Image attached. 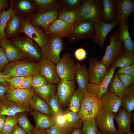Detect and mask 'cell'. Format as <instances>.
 <instances>
[{
    "mask_svg": "<svg viewBox=\"0 0 134 134\" xmlns=\"http://www.w3.org/2000/svg\"><path fill=\"white\" fill-rule=\"evenodd\" d=\"M101 110L100 99L87 91L84 93L80 109L77 112L79 118L84 122L94 120Z\"/></svg>",
    "mask_w": 134,
    "mask_h": 134,
    "instance_id": "obj_1",
    "label": "cell"
},
{
    "mask_svg": "<svg viewBox=\"0 0 134 134\" xmlns=\"http://www.w3.org/2000/svg\"><path fill=\"white\" fill-rule=\"evenodd\" d=\"M38 72L37 63L20 61L8 64L2 72L7 78H9L16 76H32Z\"/></svg>",
    "mask_w": 134,
    "mask_h": 134,
    "instance_id": "obj_2",
    "label": "cell"
},
{
    "mask_svg": "<svg viewBox=\"0 0 134 134\" xmlns=\"http://www.w3.org/2000/svg\"><path fill=\"white\" fill-rule=\"evenodd\" d=\"M63 38L48 35L47 42L41 48V59L57 64L61 59L60 54L65 47Z\"/></svg>",
    "mask_w": 134,
    "mask_h": 134,
    "instance_id": "obj_3",
    "label": "cell"
},
{
    "mask_svg": "<svg viewBox=\"0 0 134 134\" xmlns=\"http://www.w3.org/2000/svg\"><path fill=\"white\" fill-rule=\"evenodd\" d=\"M10 40L25 57L39 61L41 59V50H39L34 41L28 37L19 35Z\"/></svg>",
    "mask_w": 134,
    "mask_h": 134,
    "instance_id": "obj_4",
    "label": "cell"
},
{
    "mask_svg": "<svg viewBox=\"0 0 134 134\" xmlns=\"http://www.w3.org/2000/svg\"><path fill=\"white\" fill-rule=\"evenodd\" d=\"M81 65L79 63H75L69 53H65L56 65V71L60 80H74L76 71Z\"/></svg>",
    "mask_w": 134,
    "mask_h": 134,
    "instance_id": "obj_5",
    "label": "cell"
},
{
    "mask_svg": "<svg viewBox=\"0 0 134 134\" xmlns=\"http://www.w3.org/2000/svg\"><path fill=\"white\" fill-rule=\"evenodd\" d=\"M95 34L94 22L90 20H79L73 25L71 32L67 37L71 43H73L83 38L93 39Z\"/></svg>",
    "mask_w": 134,
    "mask_h": 134,
    "instance_id": "obj_6",
    "label": "cell"
},
{
    "mask_svg": "<svg viewBox=\"0 0 134 134\" xmlns=\"http://www.w3.org/2000/svg\"><path fill=\"white\" fill-rule=\"evenodd\" d=\"M80 20L94 23L101 20L102 5L101 0H84L78 8Z\"/></svg>",
    "mask_w": 134,
    "mask_h": 134,
    "instance_id": "obj_7",
    "label": "cell"
},
{
    "mask_svg": "<svg viewBox=\"0 0 134 134\" xmlns=\"http://www.w3.org/2000/svg\"><path fill=\"white\" fill-rule=\"evenodd\" d=\"M108 39L110 44L106 46L105 54L101 60L108 68L124 51L123 42L118 39L117 31L110 34Z\"/></svg>",
    "mask_w": 134,
    "mask_h": 134,
    "instance_id": "obj_8",
    "label": "cell"
},
{
    "mask_svg": "<svg viewBox=\"0 0 134 134\" xmlns=\"http://www.w3.org/2000/svg\"><path fill=\"white\" fill-rule=\"evenodd\" d=\"M23 33L28 37L41 48L47 42L48 35L41 27L32 25L28 18L24 19L22 24L20 33Z\"/></svg>",
    "mask_w": 134,
    "mask_h": 134,
    "instance_id": "obj_9",
    "label": "cell"
},
{
    "mask_svg": "<svg viewBox=\"0 0 134 134\" xmlns=\"http://www.w3.org/2000/svg\"><path fill=\"white\" fill-rule=\"evenodd\" d=\"M59 11V9L55 8L43 12L37 13L28 19L32 25L41 27L45 32L49 25L57 19Z\"/></svg>",
    "mask_w": 134,
    "mask_h": 134,
    "instance_id": "obj_10",
    "label": "cell"
},
{
    "mask_svg": "<svg viewBox=\"0 0 134 134\" xmlns=\"http://www.w3.org/2000/svg\"><path fill=\"white\" fill-rule=\"evenodd\" d=\"M9 2L15 13L23 19L28 18L37 12L34 0H10Z\"/></svg>",
    "mask_w": 134,
    "mask_h": 134,
    "instance_id": "obj_11",
    "label": "cell"
},
{
    "mask_svg": "<svg viewBox=\"0 0 134 134\" xmlns=\"http://www.w3.org/2000/svg\"><path fill=\"white\" fill-rule=\"evenodd\" d=\"M108 69V68L99 59L95 57L90 58L88 69L90 83H98L104 77Z\"/></svg>",
    "mask_w": 134,
    "mask_h": 134,
    "instance_id": "obj_12",
    "label": "cell"
},
{
    "mask_svg": "<svg viewBox=\"0 0 134 134\" xmlns=\"http://www.w3.org/2000/svg\"><path fill=\"white\" fill-rule=\"evenodd\" d=\"M116 68L113 66L108 68L105 75L98 83L95 84L89 83L87 88V91L100 99L102 95L108 90Z\"/></svg>",
    "mask_w": 134,
    "mask_h": 134,
    "instance_id": "obj_13",
    "label": "cell"
},
{
    "mask_svg": "<svg viewBox=\"0 0 134 134\" xmlns=\"http://www.w3.org/2000/svg\"><path fill=\"white\" fill-rule=\"evenodd\" d=\"M38 72L48 83L58 84L60 80L57 73L56 65L49 60L41 59L37 63Z\"/></svg>",
    "mask_w": 134,
    "mask_h": 134,
    "instance_id": "obj_14",
    "label": "cell"
},
{
    "mask_svg": "<svg viewBox=\"0 0 134 134\" xmlns=\"http://www.w3.org/2000/svg\"><path fill=\"white\" fill-rule=\"evenodd\" d=\"M35 94L34 89L32 87L26 89H9L5 94V98L20 104L29 103Z\"/></svg>",
    "mask_w": 134,
    "mask_h": 134,
    "instance_id": "obj_15",
    "label": "cell"
},
{
    "mask_svg": "<svg viewBox=\"0 0 134 134\" xmlns=\"http://www.w3.org/2000/svg\"><path fill=\"white\" fill-rule=\"evenodd\" d=\"M57 85V94L62 107L67 105L75 90L76 85L74 80H60Z\"/></svg>",
    "mask_w": 134,
    "mask_h": 134,
    "instance_id": "obj_16",
    "label": "cell"
},
{
    "mask_svg": "<svg viewBox=\"0 0 134 134\" xmlns=\"http://www.w3.org/2000/svg\"><path fill=\"white\" fill-rule=\"evenodd\" d=\"M118 24L117 20L109 24L105 23L102 20L95 23V34L93 39V41L102 49L107 36Z\"/></svg>",
    "mask_w": 134,
    "mask_h": 134,
    "instance_id": "obj_17",
    "label": "cell"
},
{
    "mask_svg": "<svg viewBox=\"0 0 134 134\" xmlns=\"http://www.w3.org/2000/svg\"><path fill=\"white\" fill-rule=\"evenodd\" d=\"M115 115L114 114L108 113L102 110L97 114L94 120L101 133H117L118 130L115 128L114 123Z\"/></svg>",
    "mask_w": 134,
    "mask_h": 134,
    "instance_id": "obj_18",
    "label": "cell"
},
{
    "mask_svg": "<svg viewBox=\"0 0 134 134\" xmlns=\"http://www.w3.org/2000/svg\"><path fill=\"white\" fill-rule=\"evenodd\" d=\"M32 111L29 103L20 104L6 98L0 100V115H13L25 111L31 113Z\"/></svg>",
    "mask_w": 134,
    "mask_h": 134,
    "instance_id": "obj_19",
    "label": "cell"
},
{
    "mask_svg": "<svg viewBox=\"0 0 134 134\" xmlns=\"http://www.w3.org/2000/svg\"><path fill=\"white\" fill-rule=\"evenodd\" d=\"M100 100L101 110L108 113L115 114L121 106L120 99L108 90L102 95Z\"/></svg>",
    "mask_w": 134,
    "mask_h": 134,
    "instance_id": "obj_20",
    "label": "cell"
},
{
    "mask_svg": "<svg viewBox=\"0 0 134 134\" xmlns=\"http://www.w3.org/2000/svg\"><path fill=\"white\" fill-rule=\"evenodd\" d=\"M116 6V20L119 25L128 19L134 11L133 0H114Z\"/></svg>",
    "mask_w": 134,
    "mask_h": 134,
    "instance_id": "obj_21",
    "label": "cell"
},
{
    "mask_svg": "<svg viewBox=\"0 0 134 134\" xmlns=\"http://www.w3.org/2000/svg\"><path fill=\"white\" fill-rule=\"evenodd\" d=\"M133 114L120 107L114 117L117 124L119 134H125L131 131V126L133 122Z\"/></svg>",
    "mask_w": 134,
    "mask_h": 134,
    "instance_id": "obj_22",
    "label": "cell"
},
{
    "mask_svg": "<svg viewBox=\"0 0 134 134\" xmlns=\"http://www.w3.org/2000/svg\"><path fill=\"white\" fill-rule=\"evenodd\" d=\"M73 25L57 19L49 25L45 33L48 35L62 38L67 37L71 32Z\"/></svg>",
    "mask_w": 134,
    "mask_h": 134,
    "instance_id": "obj_23",
    "label": "cell"
},
{
    "mask_svg": "<svg viewBox=\"0 0 134 134\" xmlns=\"http://www.w3.org/2000/svg\"><path fill=\"white\" fill-rule=\"evenodd\" d=\"M128 20H125L122 24L119 25L117 31L118 38L123 42L124 51L134 53V43L129 32V24Z\"/></svg>",
    "mask_w": 134,
    "mask_h": 134,
    "instance_id": "obj_24",
    "label": "cell"
},
{
    "mask_svg": "<svg viewBox=\"0 0 134 134\" xmlns=\"http://www.w3.org/2000/svg\"><path fill=\"white\" fill-rule=\"evenodd\" d=\"M23 19L16 13L9 18L5 29V37L12 39L19 35Z\"/></svg>",
    "mask_w": 134,
    "mask_h": 134,
    "instance_id": "obj_25",
    "label": "cell"
},
{
    "mask_svg": "<svg viewBox=\"0 0 134 134\" xmlns=\"http://www.w3.org/2000/svg\"><path fill=\"white\" fill-rule=\"evenodd\" d=\"M0 47L4 51L9 61H17L25 57L20 50L7 38L5 37L0 40Z\"/></svg>",
    "mask_w": 134,
    "mask_h": 134,
    "instance_id": "obj_26",
    "label": "cell"
},
{
    "mask_svg": "<svg viewBox=\"0 0 134 134\" xmlns=\"http://www.w3.org/2000/svg\"><path fill=\"white\" fill-rule=\"evenodd\" d=\"M103 7L101 20L109 24L116 20V12L114 0H101Z\"/></svg>",
    "mask_w": 134,
    "mask_h": 134,
    "instance_id": "obj_27",
    "label": "cell"
},
{
    "mask_svg": "<svg viewBox=\"0 0 134 134\" xmlns=\"http://www.w3.org/2000/svg\"><path fill=\"white\" fill-rule=\"evenodd\" d=\"M31 113L35 122V128L47 130L55 124V117L50 116L39 112L34 111Z\"/></svg>",
    "mask_w": 134,
    "mask_h": 134,
    "instance_id": "obj_28",
    "label": "cell"
},
{
    "mask_svg": "<svg viewBox=\"0 0 134 134\" xmlns=\"http://www.w3.org/2000/svg\"><path fill=\"white\" fill-rule=\"evenodd\" d=\"M29 103L32 110L53 116L46 101L36 94L34 95Z\"/></svg>",
    "mask_w": 134,
    "mask_h": 134,
    "instance_id": "obj_29",
    "label": "cell"
},
{
    "mask_svg": "<svg viewBox=\"0 0 134 134\" xmlns=\"http://www.w3.org/2000/svg\"><path fill=\"white\" fill-rule=\"evenodd\" d=\"M74 80L77 83L78 88L84 93L87 91V88L89 83L88 69L85 65H81L77 69Z\"/></svg>",
    "mask_w": 134,
    "mask_h": 134,
    "instance_id": "obj_30",
    "label": "cell"
},
{
    "mask_svg": "<svg viewBox=\"0 0 134 134\" xmlns=\"http://www.w3.org/2000/svg\"><path fill=\"white\" fill-rule=\"evenodd\" d=\"M57 85L50 83L34 89L35 93L46 102L57 92Z\"/></svg>",
    "mask_w": 134,
    "mask_h": 134,
    "instance_id": "obj_31",
    "label": "cell"
},
{
    "mask_svg": "<svg viewBox=\"0 0 134 134\" xmlns=\"http://www.w3.org/2000/svg\"><path fill=\"white\" fill-rule=\"evenodd\" d=\"M120 100L121 106L131 112L134 109V85L126 88L124 94Z\"/></svg>",
    "mask_w": 134,
    "mask_h": 134,
    "instance_id": "obj_32",
    "label": "cell"
},
{
    "mask_svg": "<svg viewBox=\"0 0 134 134\" xmlns=\"http://www.w3.org/2000/svg\"><path fill=\"white\" fill-rule=\"evenodd\" d=\"M84 93L78 88L74 90L67 105L68 110L74 112H78L81 106Z\"/></svg>",
    "mask_w": 134,
    "mask_h": 134,
    "instance_id": "obj_33",
    "label": "cell"
},
{
    "mask_svg": "<svg viewBox=\"0 0 134 134\" xmlns=\"http://www.w3.org/2000/svg\"><path fill=\"white\" fill-rule=\"evenodd\" d=\"M57 19L73 25L77 21L80 19L78 9L60 10Z\"/></svg>",
    "mask_w": 134,
    "mask_h": 134,
    "instance_id": "obj_34",
    "label": "cell"
},
{
    "mask_svg": "<svg viewBox=\"0 0 134 134\" xmlns=\"http://www.w3.org/2000/svg\"><path fill=\"white\" fill-rule=\"evenodd\" d=\"M134 64V53L124 51L114 61L111 66L124 67Z\"/></svg>",
    "mask_w": 134,
    "mask_h": 134,
    "instance_id": "obj_35",
    "label": "cell"
},
{
    "mask_svg": "<svg viewBox=\"0 0 134 134\" xmlns=\"http://www.w3.org/2000/svg\"><path fill=\"white\" fill-rule=\"evenodd\" d=\"M10 4V7L7 10L4 8L0 11V41L5 37V29L7 21L15 13Z\"/></svg>",
    "mask_w": 134,
    "mask_h": 134,
    "instance_id": "obj_36",
    "label": "cell"
},
{
    "mask_svg": "<svg viewBox=\"0 0 134 134\" xmlns=\"http://www.w3.org/2000/svg\"><path fill=\"white\" fill-rule=\"evenodd\" d=\"M37 8V13L43 12L52 9H60V0H34Z\"/></svg>",
    "mask_w": 134,
    "mask_h": 134,
    "instance_id": "obj_37",
    "label": "cell"
},
{
    "mask_svg": "<svg viewBox=\"0 0 134 134\" xmlns=\"http://www.w3.org/2000/svg\"><path fill=\"white\" fill-rule=\"evenodd\" d=\"M108 91L120 99L123 96L126 88L120 81L117 73L114 74L109 85Z\"/></svg>",
    "mask_w": 134,
    "mask_h": 134,
    "instance_id": "obj_38",
    "label": "cell"
},
{
    "mask_svg": "<svg viewBox=\"0 0 134 134\" xmlns=\"http://www.w3.org/2000/svg\"><path fill=\"white\" fill-rule=\"evenodd\" d=\"M64 114L67 125L72 129L81 128L84 122L79 118L77 113L67 110Z\"/></svg>",
    "mask_w": 134,
    "mask_h": 134,
    "instance_id": "obj_39",
    "label": "cell"
},
{
    "mask_svg": "<svg viewBox=\"0 0 134 134\" xmlns=\"http://www.w3.org/2000/svg\"><path fill=\"white\" fill-rule=\"evenodd\" d=\"M46 102L53 116L64 113L57 93Z\"/></svg>",
    "mask_w": 134,
    "mask_h": 134,
    "instance_id": "obj_40",
    "label": "cell"
},
{
    "mask_svg": "<svg viewBox=\"0 0 134 134\" xmlns=\"http://www.w3.org/2000/svg\"><path fill=\"white\" fill-rule=\"evenodd\" d=\"M24 112L19 113L17 119V124L24 130L27 134H31L34 128L30 122Z\"/></svg>",
    "mask_w": 134,
    "mask_h": 134,
    "instance_id": "obj_41",
    "label": "cell"
},
{
    "mask_svg": "<svg viewBox=\"0 0 134 134\" xmlns=\"http://www.w3.org/2000/svg\"><path fill=\"white\" fill-rule=\"evenodd\" d=\"M82 134H100L94 120L84 122L81 128Z\"/></svg>",
    "mask_w": 134,
    "mask_h": 134,
    "instance_id": "obj_42",
    "label": "cell"
},
{
    "mask_svg": "<svg viewBox=\"0 0 134 134\" xmlns=\"http://www.w3.org/2000/svg\"><path fill=\"white\" fill-rule=\"evenodd\" d=\"M19 113L15 115L7 116L6 117L1 131L2 133L5 134H8L17 124V119Z\"/></svg>",
    "mask_w": 134,
    "mask_h": 134,
    "instance_id": "obj_43",
    "label": "cell"
},
{
    "mask_svg": "<svg viewBox=\"0 0 134 134\" xmlns=\"http://www.w3.org/2000/svg\"><path fill=\"white\" fill-rule=\"evenodd\" d=\"M83 0H60V10H73L78 9L82 4Z\"/></svg>",
    "mask_w": 134,
    "mask_h": 134,
    "instance_id": "obj_44",
    "label": "cell"
},
{
    "mask_svg": "<svg viewBox=\"0 0 134 134\" xmlns=\"http://www.w3.org/2000/svg\"><path fill=\"white\" fill-rule=\"evenodd\" d=\"M72 129L67 125L62 126L55 124L46 130L48 134H70Z\"/></svg>",
    "mask_w": 134,
    "mask_h": 134,
    "instance_id": "obj_45",
    "label": "cell"
},
{
    "mask_svg": "<svg viewBox=\"0 0 134 134\" xmlns=\"http://www.w3.org/2000/svg\"><path fill=\"white\" fill-rule=\"evenodd\" d=\"M48 83L45 78L38 72L35 73L32 76V87L35 89Z\"/></svg>",
    "mask_w": 134,
    "mask_h": 134,
    "instance_id": "obj_46",
    "label": "cell"
},
{
    "mask_svg": "<svg viewBox=\"0 0 134 134\" xmlns=\"http://www.w3.org/2000/svg\"><path fill=\"white\" fill-rule=\"evenodd\" d=\"M118 74L120 81L125 87L134 86V77L124 74Z\"/></svg>",
    "mask_w": 134,
    "mask_h": 134,
    "instance_id": "obj_47",
    "label": "cell"
},
{
    "mask_svg": "<svg viewBox=\"0 0 134 134\" xmlns=\"http://www.w3.org/2000/svg\"><path fill=\"white\" fill-rule=\"evenodd\" d=\"M26 77L16 76L7 78L6 81L9 89L16 88Z\"/></svg>",
    "mask_w": 134,
    "mask_h": 134,
    "instance_id": "obj_48",
    "label": "cell"
},
{
    "mask_svg": "<svg viewBox=\"0 0 134 134\" xmlns=\"http://www.w3.org/2000/svg\"><path fill=\"white\" fill-rule=\"evenodd\" d=\"M116 73L118 74H124L134 77V64L127 67H119Z\"/></svg>",
    "mask_w": 134,
    "mask_h": 134,
    "instance_id": "obj_49",
    "label": "cell"
},
{
    "mask_svg": "<svg viewBox=\"0 0 134 134\" xmlns=\"http://www.w3.org/2000/svg\"><path fill=\"white\" fill-rule=\"evenodd\" d=\"M9 61L3 49L0 47V72H2L5 67L9 64Z\"/></svg>",
    "mask_w": 134,
    "mask_h": 134,
    "instance_id": "obj_50",
    "label": "cell"
},
{
    "mask_svg": "<svg viewBox=\"0 0 134 134\" xmlns=\"http://www.w3.org/2000/svg\"><path fill=\"white\" fill-rule=\"evenodd\" d=\"M74 55L76 59L79 61H82L86 58L87 53L84 48L81 47L77 49L75 51Z\"/></svg>",
    "mask_w": 134,
    "mask_h": 134,
    "instance_id": "obj_51",
    "label": "cell"
},
{
    "mask_svg": "<svg viewBox=\"0 0 134 134\" xmlns=\"http://www.w3.org/2000/svg\"><path fill=\"white\" fill-rule=\"evenodd\" d=\"M32 76L26 77L16 88L23 89L30 88L32 87Z\"/></svg>",
    "mask_w": 134,
    "mask_h": 134,
    "instance_id": "obj_52",
    "label": "cell"
},
{
    "mask_svg": "<svg viewBox=\"0 0 134 134\" xmlns=\"http://www.w3.org/2000/svg\"><path fill=\"white\" fill-rule=\"evenodd\" d=\"M54 117L55 124L60 126H63L67 125L64 112L63 113L58 114Z\"/></svg>",
    "mask_w": 134,
    "mask_h": 134,
    "instance_id": "obj_53",
    "label": "cell"
},
{
    "mask_svg": "<svg viewBox=\"0 0 134 134\" xmlns=\"http://www.w3.org/2000/svg\"><path fill=\"white\" fill-rule=\"evenodd\" d=\"M8 134H27L26 132L17 124Z\"/></svg>",
    "mask_w": 134,
    "mask_h": 134,
    "instance_id": "obj_54",
    "label": "cell"
},
{
    "mask_svg": "<svg viewBox=\"0 0 134 134\" xmlns=\"http://www.w3.org/2000/svg\"><path fill=\"white\" fill-rule=\"evenodd\" d=\"M9 89L8 86L0 83V100L6 98L5 94Z\"/></svg>",
    "mask_w": 134,
    "mask_h": 134,
    "instance_id": "obj_55",
    "label": "cell"
},
{
    "mask_svg": "<svg viewBox=\"0 0 134 134\" xmlns=\"http://www.w3.org/2000/svg\"><path fill=\"white\" fill-rule=\"evenodd\" d=\"M10 3L7 0H0V11L2 9L8 7Z\"/></svg>",
    "mask_w": 134,
    "mask_h": 134,
    "instance_id": "obj_56",
    "label": "cell"
},
{
    "mask_svg": "<svg viewBox=\"0 0 134 134\" xmlns=\"http://www.w3.org/2000/svg\"><path fill=\"white\" fill-rule=\"evenodd\" d=\"M7 77L2 72H0V83L8 86L6 79Z\"/></svg>",
    "mask_w": 134,
    "mask_h": 134,
    "instance_id": "obj_57",
    "label": "cell"
},
{
    "mask_svg": "<svg viewBox=\"0 0 134 134\" xmlns=\"http://www.w3.org/2000/svg\"><path fill=\"white\" fill-rule=\"evenodd\" d=\"M31 134H48L46 130L34 128Z\"/></svg>",
    "mask_w": 134,
    "mask_h": 134,
    "instance_id": "obj_58",
    "label": "cell"
},
{
    "mask_svg": "<svg viewBox=\"0 0 134 134\" xmlns=\"http://www.w3.org/2000/svg\"><path fill=\"white\" fill-rule=\"evenodd\" d=\"M4 115H0V132H1L3 129L6 118Z\"/></svg>",
    "mask_w": 134,
    "mask_h": 134,
    "instance_id": "obj_59",
    "label": "cell"
},
{
    "mask_svg": "<svg viewBox=\"0 0 134 134\" xmlns=\"http://www.w3.org/2000/svg\"><path fill=\"white\" fill-rule=\"evenodd\" d=\"M70 134H82L81 129H72Z\"/></svg>",
    "mask_w": 134,
    "mask_h": 134,
    "instance_id": "obj_60",
    "label": "cell"
},
{
    "mask_svg": "<svg viewBox=\"0 0 134 134\" xmlns=\"http://www.w3.org/2000/svg\"><path fill=\"white\" fill-rule=\"evenodd\" d=\"M100 134H119L117 133H111V132H104L103 133H101Z\"/></svg>",
    "mask_w": 134,
    "mask_h": 134,
    "instance_id": "obj_61",
    "label": "cell"
},
{
    "mask_svg": "<svg viewBox=\"0 0 134 134\" xmlns=\"http://www.w3.org/2000/svg\"><path fill=\"white\" fill-rule=\"evenodd\" d=\"M125 134H134L131 131Z\"/></svg>",
    "mask_w": 134,
    "mask_h": 134,
    "instance_id": "obj_62",
    "label": "cell"
},
{
    "mask_svg": "<svg viewBox=\"0 0 134 134\" xmlns=\"http://www.w3.org/2000/svg\"><path fill=\"white\" fill-rule=\"evenodd\" d=\"M0 134H5L3 133H2L1 132H0Z\"/></svg>",
    "mask_w": 134,
    "mask_h": 134,
    "instance_id": "obj_63",
    "label": "cell"
},
{
    "mask_svg": "<svg viewBox=\"0 0 134 134\" xmlns=\"http://www.w3.org/2000/svg\"></svg>",
    "mask_w": 134,
    "mask_h": 134,
    "instance_id": "obj_64",
    "label": "cell"
}]
</instances>
